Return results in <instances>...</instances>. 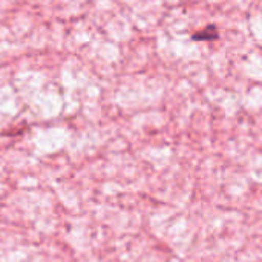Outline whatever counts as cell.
I'll return each mask as SVG.
<instances>
[{
	"label": "cell",
	"instance_id": "1",
	"mask_svg": "<svg viewBox=\"0 0 262 262\" xmlns=\"http://www.w3.org/2000/svg\"><path fill=\"white\" fill-rule=\"evenodd\" d=\"M220 35H218V28L215 25H207L204 31H200L196 32L192 38L195 41H210V40H216Z\"/></svg>",
	"mask_w": 262,
	"mask_h": 262
}]
</instances>
